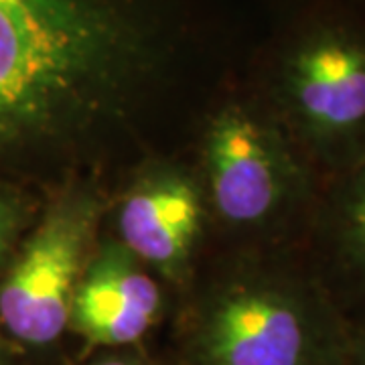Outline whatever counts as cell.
<instances>
[{
    "mask_svg": "<svg viewBox=\"0 0 365 365\" xmlns=\"http://www.w3.org/2000/svg\"><path fill=\"white\" fill-rule=\"evenodd\" d=\"M185 0H0V148L90 130L205 55Z\"/></svg>",
    "mask_w": 365,
    "mask_h": 365,
    "instance_id": "obj_1",
    "label": "cell"
},
{
    "mask_svg": "<svg viewBox=\"0 0 365 365\" xmlns=\"http://www.w3.org/2000/svg\"><path fill=\"white\" fill-rule=\"evenodd\" d=\"M244 79L321 182L365 160V13L270 0Z\"/></svg>",
    "mask_w": 365,
    "mask_h": 365,
    "instance_id": "obj_2",
    "label": "cell"
},
{
    "mask_svg": "<svg viewBox=\"0 0 365 365\" xmlns=\"http://www.w3.org/2000/svg\"><path fill=\"white\" fill-rule=\"evenodd\" d=\"M351 319L299 248H237L175 323L177 365H337Z\"/></svg>",
    "mask_w": 365,
    "mask_h": 365,
    "instance_id": "obj_3",
    "label": "cell"
},
{
    "mask_svg": "<svg viewBox=\"0 0 365 365\" xmlns=\"http://www.w3.org/2000/svg\"><path fill=\"white\" fill-rule=\"evenodd\" d=\"M201 130L197 179L209 222L240 248H302L321 179L242 69L223 79Z\"/></svg>",
    "mask_w": 365,
    "mask_h": 365,
    "instance_id": "obj_4",
    "label": "cell"
},
{
    "mask_svg": "<svg viewBox=\"0 0 365 365\" xmlns=\"http://www.w3.org/2000/svg\"><path fill=\"white\" fill-rule=\"evenodd\" d=\"M108 213L98 182H66L37 213L0 276V331L13 345L51 349L69 333L71 302Z\"/></svg>",
    "mask_w": 365,
    "mask_h": 365,
    "instance_id": "obj_5",
    "label": "cell"
},
{
    "mask_svg": "<svg viewBox=\"0 0 365 365\" xmlns=\"http://www.w3.org/2000/svg\"><path fill=\"white\" fill-rule=\"evenodd\" d=\"M114 240L160 280L187 287L209 222L197 173L148 160L110 205Z\"/></svg>",
    "mask_w": 365,
    "mask_h": 365,
    "instance_id": "obj_6",
    "label": "cell"
},
{
    "mask_svg": "<svg viewBox=\"0 0 365 365\" xmlns=\"http://www.w3.org/2000/svg\"><path fill=\"white\" fill-rule=\"evenodd\" d=\"M155 274L112 235L100 237L81 274L69 314V333L83 353L144 345L165 314Z\"/></svg>",
    "mask_w": 365,
    "mask_h": 365,
    "instance_id": "obj_7",
    "label": "cell"
},
{
    "mask_svg": "<svg viewBox=\"0 0 365 365\" xmlns=\"http://www.w3.org/2000/svg\"><path fill=\"white\" fill-rule=\"evenodd\" d=\"M300 250L341 311L365 317V160L321 182Z\"/></svg>",
    "mask_w": 365,
    "mask_h": 365,
    "instance_id": "obj_8",
    "label": "cell"
},
{
    "mask_svg": "<svg viewBox=\"0 0 365 365\" xmlns=\"http://www.w3.org/2000/svg\"><path fill=\"white\" fill-rule=\"evenodd\" d=\"M35 205L16 187L0 181V268L9 264L16 246L37 220Z\"/></svg>",
    "mask_w": 365,
    "mask_h": 365,
    "instance_id": "obj_9",
    "label": "cell"
},
{
    "mask_svg": "<svg viewBox=\"0 0 365 365\" xmlns=\"http://www.w3.org/2000/svg\"><path fill=\"white\" fill-rule=\"evenodd\" d=\"M67 365H175L163 364L155 359L144 349V345L136 347H118V349H93L79 355L76 361Z\"/></svg>",
    "mask_w": 365,
    "mask_h": 365,
    "instance_id": "obj_10",
    "label": "cell"
},
{
    "mask_svg": "<svg viewBox=\"0 0 365 365\" xmlns=\"http://www.w3.org/2000/svg\"><path fill=\"white\" fill-rule=\"evenodd\" d=\"M337 365H365V317L351 319L347 343Z\"/></svg>",
    "mask_w": 365,
    "mask_h": 365,
    "instance_id": "obj_11",
    "label": "cell"
},
{
    "mask_svg": "<svg viewBox=\"0 0 365 365\" xmlns=\"http://www.w3.org/2000/svg\"><path fill=\"white\" fill-rule=\"evenodd\" d=\"M11 341L4 337V333L0 331V365L9 364V355H11Z\"/></svg>",
    "mask_w": 365,
    "mask_h": 365,
    "instance_id": "obj_12",
    "label": "cell"
},
{
    "mask_svg": "<svg viewBox=\"0 0 365 365\" xmlns=\"http://www.w3.org/2000/svg\"><path fill=\"white\" fill-rule=\"evenodd\" d=\"M351 2L355 4V6H359V9L365 13V0H351Z\"/></svg>",
    "mask_w": 365,
    "mask_h": 365,
    "instance_id": "obj_13",
    "label": "cell"
},
{
    "mask_svg": "<svg viewBox=\"0 0 365 365\" xmlns=\"http://www.w3.org/2000/svg\"><path fill=\"white\" fill-rule=\"evenodd\" d=\"M173 364H175V361H173ZM175 365H177V364H175Z\"/></svg>",
    "mask_w": 365,
    "mask_h": 365,
    "instance_id": "obj_14",
    "label": "cell"
}]
</instances>
